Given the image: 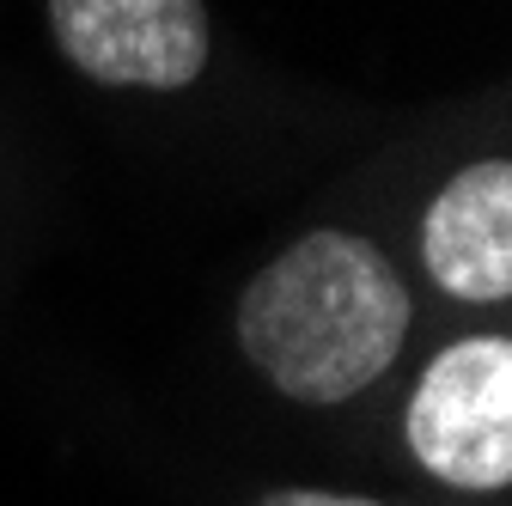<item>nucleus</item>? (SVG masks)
<instances>
[{
	"mask_svg": "<svg viewBox=\"0 0 512 506\" xmlns=\"http://www.w3.org/2000/svg\"><path fill=\"white\" fill-rule=\"evenodd\" d=\"M409 336V287L360 232H305L238 299L250 366L293 403L330 409L391 372Z\"/></svg>",
	"mask_w": 512,
	"mask_h": 506,
	"instance_id": "obj_1",
	"label": "nucleus"
},
{
	"mask_svg": "<svg viewBox=\"0 0 512 506\" xmlns=\"http://www.w3.org/2000/svg\"><path fill=\"white\" fill-rule=\"evenodd\" d=\"M409 452L452 488L512 482V342H452L409 397Z\"/></svg>",
	"mask_w": 512,
	"mask_h": 506,
	"instance_id": "obj_2",
	"label": "nucleus"
},
{
	"mask_svg": "<svg viewBox=\"0 0 512 506\" xmlns=\"http://www.w3.org/2000/svg\"><path fill=\"white\" fill-rule=\"evenodd\" d=\"M55 43L98 86L183 92L208 68L202 0H49Z\"/></svg>",
	"mask_w": 512,
	"mask_h": 506,
	"instance_id": "obj_3",
	"label": "nucleus"
},
{
	"mask_svg": "<svg viewBox=\"0 0 512 506\" xmlns=\"http://www.w3.org/2000/svg\"><path fill=\"white\" fill-rule=\"evenodd\" d=\"M421 263L445 293L470 305H500L512 293V165L506 159L464 165L427 202Z\"/></svg>",
	"mask_w": 512,
	"mask_h": 506,
	"instance_id": "obj_4",
	"label": "nucleus"
},
{
	"mask_svg": "<svg viewBox=\"0 0 512 506\" xmlns=\"http://www.w3.org/2000/svg\"><path fill=\"white\" fill-rule=\"evenodd\" d=\"M263 506H378V500H354V494H317V488H281Z\"/></svg>",
	"mask_w": 512,
	"mask_h": 506,
	"instance_id": "obj_5",
	"label": "nucleus"
}]
</instances>
